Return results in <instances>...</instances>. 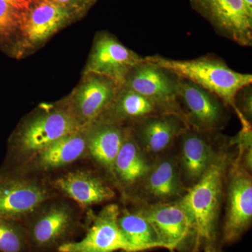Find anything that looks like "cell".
<instances>
[{"label":"cell","instance_id":"cell-6","mask_svg":"<svg viewBox=\"0 0 252 252\" xmlns=\"http://www.w3.org/2000/svg\"><path fill=\"white\" fill-rule=\"evenodd\" d=\"M178 98L189 127L201 132H218L228 124V107L203 88L180 78Z\"/></svg>","mask_w":252,"mask_h":252},{"label":"cell","instance_id":"cell-7","mask_svg":"<svg viewBox=\"0 0 252 252\" xmlns=\"http://www.w3.org/2000/svg\"><path fill=\"white\" fill-rule=\"evenodd\" d=\"M226 140L217 132H201L190 127L179 137L176 156L186 188H190L201 179Z\"/></svg>","mask_w":252,"mask_h":252},{"label":"cell","instance_id":"cell-27","mask_svg":"<svg viewBox=\"0 0 252 252\" xmlns=\"http://www.w3.org/2000/svg\"><path fill=\"white\" fill-rule=\"evenodd\" d=\"M5 1L20 12L26 14L39 0H5Z\"/></svg>","mask_w":252,"mask_h":252},{"label":"cell","instance_id":"cell-29","mask_svg":"<svg viewBox=\"0 0 252 252\" xmlns=\"http://www.w3.org/2000/svg\"><path fill=\"white\" fill-rule=\"evenodd\" d=\"M250 12L252 13V0H243Z\"/></svg>","mask_w":252,"mask_h":252},{"label":"cell","instance_id":"cell-1","mask_svg":"<svg viewBox=\"0 0 252 252\" xmlns=\"http://www.w3.org/2000/svg\"><path fill=\"white\" fill-rule=\"evenodd\" d=\"M228 140L201 179L178 199L190 220L194 244L198 245L200 252H218L219 221L225 178L233 157Z\"/></svg>","mask_w":252,"mask_h":252},{"label":"cell","instance_id":"cell-4","mask_svg":"<svg viewBox=\"0 0 252 252\" xmlns=\"http://www.w3.org/2000/svg\"><path fill=\"white\" fill-rule=\"evenodd\" d=\"M226 206L222 241L231 244L241 238L252 220V173L235 158L230 160L225 178Z\"/></svg>","mask_w":252,"mask_h":252},{"label":"cell","instance_id":"cell-8","mask_svg":"<svg viewBox=\"0 0 252 252\" xmlns=\"http://www.w3.org/2000/svg\"><path fill=\"white\" fill-rule=\"evenodd\" d=\"M82 127L77 117L64 111L46 113L32 119L18 133L14 149L18 158L31 160L63 136Z\"/></svg>","mask_w":252,"mask_h":252},{"label":"cell","instance_id":"cell-12","mask_svg":"<svg viewBox=\"0 0 252 252\" xmlns=\"http://www.w3.org/2000/svg\"><path fill=\"white\" fill-rule=\"evenodd\" d=\"M52 193L40 182L13 176L0 177V217L23 222Z\"/></svg>","mask_w":252,"mask_h":252},{"label":"cell","instance_id":"cell-20","mask_svg":"<svg viewBox=\"0 0 252 252\" xmlns=\"http://www.w3.org/2000/svg\"><path fill=\"white\" fill-rule=\"evenodd\" d=\"M122 86L109 78L91 74L77 95V109L81 120L93 122L106 110Z\"/></svg>","mask_w":252,"mask_h":252},{"label":"cell","instance_id":"cell-10","mask_svg":"<svg viewBox=\"0 0 252 252\" xmlns=\"http://www.w3.org/2000/svg\"><path fill=\"white\" fill-rule=\"evenodd\" d=\"M121 208L109 204L94 215L80 240L63 245L58 252H133L119 225Z\"/></svg>","mask_w":252,"mask_h":252},{"label":"cell","instance_id":"cell-23","mask_svg":"<svg viewBox=\"0 0 252 252\" xmlns=\"http://www.w3.org/2000/svg\"><path fill=\"white\" fill-rule=\"evenodd\" d=\"M119 225L133 252L162 248L152 225L135 208L121 210Z\"/></svg>","mask_w":252,"mask_h":252},{"label":"cell","instance_id":"cell-30","mask_svg":"<svg viewBox=\"0 0 252 252\" xmlns=\"http://www.w3.org/2000/svg\"><path fill=\"white\" fill-rule=\"evenodd\" d=\"M190 252H200V249H199L198 245L194 244L193 248H192L191 251Z\"/></svg>","mask_w":252,"mask_h":252},{"label":"cell","instance_id":"cell-22","mask_svg":"<svg viewBox=\"0 0 252 252\" xmlns=\"http://www.w3.org/2000/svg\"><path fill=\"white\" fill-rule=\"evenodd\" d=\"M25 14L22 24L28 39L33 42L47 39L69 16L66 6L52 0H39Z\"/></svg>","mask_w":252,"mask_h":252},{"label":"cell","instance_id":"cell-28","mask_svg":"<svg viewBox=\"0 0 252 252\" xmlns=\"http://www.w3.org/2000/svg\"><path fill=\"white\" fill-rule=\"evenodd\" d=\"M57 4L62 5V6H66L67 5L74 4L80 0H52Z\"/></svg>","mask_w":252,"mask_h":252},{"label":"cell","instance_id":"cell-13","mask_svg":"<svg viewBox=\"0 0 252 252\" xmlns=\"http://www.w3.org/2000/svg\"><path fill=\"white\" fill-rule=\"evenodd\" d=\"M187 190L177 156L167 152L154 160L133 196L138 203H167L178 200Z\"/></svg>","mask_w":252,"mask_h":252},{"label":"cell","instance_id":"cell-24","mask_svg":"<svg viewBox=\"0 0 252 252\" xmlns=\"http://www.w3.org/2000/svg\"><path fill=\"white\" fill-rule=\"evenodd\" d=\"M0 252H31L22 222L0 217Z\"/></svg>","mask_w":252,"mask_h":252},{"label":"cell","instance_id":"cell-25","mask_svg":"<svg viewBox=\"0 0 252 252\" xmlns=\"http://www.w3.org/2000/svg\"><path fill=\"white\" fill-rule=\"evenodd\" d=\"M22 21V13L5 0H0V34L7 35L21 26Z\"/></svg>","mask_w":252,"mask_h":252},{"label":"cell","instance_id":"cell-11","mask_svg":"<svg viewBox=\"0 0 252 252\" xmlns=\"http://www.w3.org/2000/svg\"><path fill=\"white\" fill-rule=\"evenodd\" d=\"M152 225L162 248L173 251L193 237L187 212L178 200L167 203H139L135 207Z\"/></svg>","mask_w":252,"mask_h":252},{"label":"cell","instance_id":"cell-16","mask_svg":"<svg viewBox=\"0 0 252 252\" xmlns=\"http://www.w3.org/2000/svg\"><path fill=\"white\" fill-rule=\"evenodd\" d=\"M153 162L136 142L128 126L114 162L113 179L124 191L133 196L148 174Z\"/></svg>","mask_w":252,"mask_h":252},{"label":"cell","instance_id":"cell-15","mask_svg":"<svg viewBox=\"0 0 252 252\" xmlns=\"http://www.w3.org/2000/svg\"><path fill=\"white\" fill-rule=\"evenodd\" d=\"M144 60L107 33L96 39L91 53L88 70L112 79L119 86L125 84L129 72Z\"/></svg>","mask_w":252,"mask_h":252},{"label":"cell","instance_id":"cell-21","mask_svg":"<svg viewBox=\"0 0 252 252\" xmlns=\"http://www.w3.org/2000/svg\"><path fill=\"white\" fill-rule=\"evenodd\" d=\"M166 113L170 112L160 104L122 86L112 103L102 114H107V117L101 118L130 126L147 118Z\"/></svg>","mask_w":252,"mask_h":252},{"label":"cell","instance_id":"cell-14","mask_svg":"<svg viewBox=\"0 0 252 252\" xmlns=\"http://www.w3.org/2000/svg\"><path fill=\"white\" fill-rule=\"evenodd\" d=\"M136 142L152 160L170 152L189 126L175 114H158L130 126Z\"/></svg>","mask_w":252,"mask_h":252},{"label":"cell","instance_id":"cell-17","mask_svg":"<svg viewBox=\"0 0 252 252\" xmlns=\"http://www.w3.org/2000/svg\"><path fill=\"white\" fill-rule=\"evenodd\" d=\"M54 187L84 208L110 201L116 195L98 176L82 170L61 176L54 181Z\"/></svg>","mask_w":252,"mask_h":252},{"label":"cell","instance_id":"cell-26","mask_svg":"<svg viewBox=\"0 0 252 252\" xmlns=\"http://www.w3.org/2000/svg\"><path fill=\"white\" fill-rule=\"evenodd\" d=\"M235 112L238 117H243L251 123L252 119V84L243 87L238 91L235 97Z\"/></svg>","mask_w":252,"mask_h":252},{"label":"cell","instance_id":"cell-5","mask_svg":"<svg viewBox=\"0 0 252 252\" xmlns=\"http://www.w3.org/2000/svg\"><path fill=\"white\" fill-rule=\"evenodd\" d=\"M217 34L238 45H252V13L243 0H190Z\"/></svg>","mask_w":252,"mask_h":252},{"label":"cell","instance_id":"cell-18","mask_svg":"<svg viewBox=\"0 0 252 252\" xmlns=\"http://www.w3.org/2000/svg\"><path fill=\"white\" fill-rule=\"evenodd\" d=\"M88 132V153L113 178L114 165L128 126L102 118Z\"/></svg>","mask_w":252,"mask_h":252},{"label":"cell","instance_id":"cell-3","mask_svg":"<svg viewBox=\"0 0 252 252\" xmlns=\"http://www.w3.org/2000/svg\"><path fill=\"white\" fill-rule=\"evenodd\" d=\"M80 215L72 204L52 198L22 222L31 252H58L74 241L80 230Z\"/></svg>","mask_w":252,"mask_h":252},{"label":"cell","instance_id":"cell-2","mask_svg":"<svg viewBox=\"0 0 252 252\" xmlns=\"http://www.w3.org/2000/svg\"><path fill=\"white\" fill-rule=\"evenodd\" d=\"M149 61L196 84L220 97L227 107L235 109V97L240 89L252 83L251 74L236 72L215 55L195 59L175 60L160 55L147 56Z\"/></svg>","mask_w":252,"mask_h":252},{"label":"cell","instance_id":"cell-19","mask_svg":"<svg viewBox=\"0 0 252 252\" xmlns=\"http://www.w3.org/2000/svg\"><path fill=\"white\" fill-rule=\"evenodd\" d=\"M88 152V132L80 130L63 136L28 160L41 171L58 169L75 161Z\"/></svg>","mask_w":252,"mask_h":252},{"label":"cell","instance_id":"cell-9","mask_svg":"<svg viewBox=\"0 0 252 252\" xmlns=\"http://www.w3.org/2000/svg\"><path fill=\"white\" fill-rule=\"evenodd\" d=\"M179 84L180 78L175 74L144 58L131 69L123 86L148 97L185 120L179 102Z\"/></svg>","mask_w":252,"mask_h":252}]
</instances>
